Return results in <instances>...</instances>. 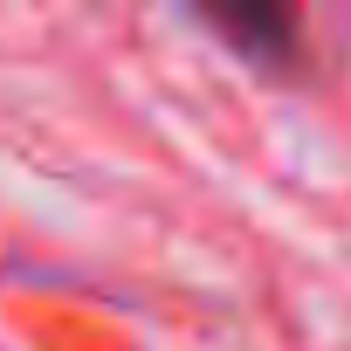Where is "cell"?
Listing matches in <instances>:
<instances>
[{
	"label": "cell",
	"mask_w": 351,
	"mask_h": 351,
	"mask_svg": "<svg viewBox=\"0 0 351 351\" xmlns=\"http://www.w3.org/2000/svg\"><path fill=\"white\" fill-rule=\"evenodd\" d=\"M221 49H234L255 69H296L303 62V0H186Z\"/></svg>",
	"instance_id": "obj_1"
}]
</instances>
